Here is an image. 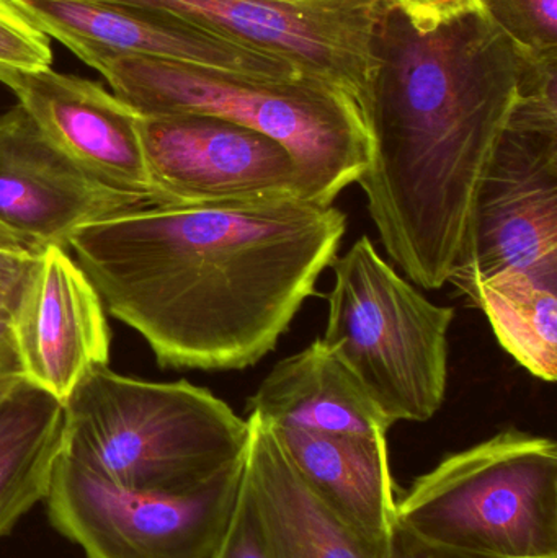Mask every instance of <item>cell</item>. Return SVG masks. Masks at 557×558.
<instances>
[{
    "instance_id": "1",
    "label": "cell",
    "mask_w": 557,
    "mask_h": 558,
    "mask_svg": "<svg viewBox=\"0 0 557 558\" xmlns=\"http://www.w3.org/2000/svg\"><path fill=\"white\" fill-rule=\"evenodd\" d=\"M346 231L339 208L307 199L156 206L87 226L68 248L160 366L239 371L275 350Z\"/></svg>"
},
{
    "instance_id": "2",
    "label": "cell",
    "mask_w": 557,
    "mask_h": 558,
    "mask_svg": "<svg viewBox=\"0 0 557 558\" xmlns=\"http://www.w3.org/2000/svg\"><path fill=\"white\" fill-rule=\"evenodd\" d=\"M513 108L444 36L421 33L399 51L362 118L370 156L356 183L386 254L414 284L444 288L457 268Z\"/></svg>"
},
{
    "instance_id": "3",
    "label": "cell",
    "mask_w": 557,
    "mask_h": 558,
    "mask_svg": "<svg viewBox=\"0 0 557 558\" xmlns=\"http://www.w3.org/2000/svg\"><path fill=\"white\" fill-rule=\"evenodd\" d=\"M249 433L247 420L208 389L104 366L64 402L61 454L114 487L179 494L241 464Z\"/></svg>"
},
{
    "instance_id": "4",
    "label": "cell",
    "mask_w": 557,
    "mask_h": 558,
    "mask_svg": "<svg viewBox=\"0 0 557 558\" xmlns=\"http://www.w3.org/2000/svg\"><path fill=\"white\" fill-rule=\"evenodd\" d=\"M396 526L486 558H557V446L510 428L447 456L412 482Z\"/></svg>"
},
{
    "instance_id": "5",
    "label": "cell",
    "mask_w": 557,
    "mask_h": 558,
    "mask_svg": "<svg viewBox=\"0 0 557 558\" xmlns=\"http://www.w3.org/2000/svg\"><path fill=\"white\" fill-rule=\"evenodd\" d=\"M94 69L143 117L203 114L277 141L303 170L319 205H334L368 166L362 117L343 101L252 87L231 74L143 56L108 58Z\"/></svg>"
},
{
    "instance_id": "6",
    "label": "cell",
    "mask_w": 557,
    "mask_h": 558,
    "mask_svg": "<svg viewBox=\"0 0 557 558\" xmlns=\"http://www.w3.org/2000/svg\"><path fill=\"white\" fill-rule=\"evenodd\" d=\"M330 267L324 343L346 361L392 425L434 418L447 396L455 308L428 301L386 264L368 235Z\"/></svg>"
},
{
    "instance_id": "7",
    "label": "cell",
    "mask_w": 557,
    "mask_h": 558,
    "mask_svg": "<svg viewBox=\"0 0 557 558\" xmlns=\"http://www.w3.org/2000/svg\"><path fill=\"white\" fill-rule=\"evenodd\" d=\"M244 461L192 490L141 494L59 454L46 507L85 558H213L241 494Z\"/></svg>"
},
{
    "instance_id": "8",
    "label": "cell",
    "mask_w": 557,
    "mask_h": 558,
    "mask_svg": "<svg viewBox=\"0 0 557 558\" xmlns=\"http://www.w3.org/2000/svg\"><path fill=\"white\" fill-rule=\"evenodd\" d=\"M140 134L160 206L313 202L303 170L280 143L231 121L141 114Z\"/></svg>"
},
{
    "instance_id": "9",
    "label": "cell",
    "mask_w": 557,
    "mask_h": 558,
    "mask_svg": "<svg viewBox=\"0 0 557 558\" xmlns=\"http://www.w3.org/2000/svg\"><path fill=\"white\" fill-rule=\"evenodd\" d=\"M552 258H557L556 126L510 117L448 282L467 294L497 271Z\"/></svg>"
},
{
    "instance_id": "10",
    "label": "cell",
    "mask_w": 557,
    "mask_h": 558,
    "mask_svg": "<svg viewBox=\"0 0 557 558\" xmlns=\"http://www.w3.org/2000/svg\"><path fill=\"white\" fill-rule=\"evenodd\" d=\"M156 206L153 198L95 179L62 154L20 105L0 114V226L35 254L49 245L68 248L72 235L87 226Z\"/></svg>"
},
{
    "instance_id": "11",
    "label": "cell",
    "mask_w": 557,
    "mask_h": 558,
    "mask_svg": "<svg viewBox=\"0 0 557 558\" xmlns=\"http://www.w3.org/2000/svg\"><path fill=\"white\" fill-rule=\"evenodd\" d=\"M23 376L64 403L82 377L110 361V328L97 289L68 248L49 245L10 318Z\"/></svg>"
},
{
    "instance_id": "12",
    "label": "cell",
    "mask_w": 557,
    "mask_h": 558,
    "mask_svg": "<svg viewBox=\"0 0 557 558\" xmlns=\"http://www.w3.org/2000/svg\"><path fill=\"white\" fill-rule=\"evenodd\" d=\"M43 134L82 169L120 192L153 198L140 134L141 114L104 85L52 71L2 82Z\"/></svg>"
},
{
    "instance_id": "13",
    "label": "cell",
    "mask_w": 557,
    "mask_h": 558,
    "mask_svg": "<svg viewBox=\"0 0 557 558\" xmlns=\"http://www.w3.org/2000/svg\"><path fill=\"white\" fill-rule=\"evenodd\" d=\"M33 22L85 64L143 56L231 74L218 36L146 7L111 0H13Z\"/></svg>"
},
{
    "instance_id": "14",
    "label": "cell",
    "mask_w": 557,
    "mask_h": 558,
    "mask_svg": "<svg viewBox=\"0 0 557 558\" xmlns=\"http://www.w3.org/2000/svg\"><path fill=\"white\" fill-rule=\"evenodd\" d=\"M244 484L271 558H386L388 544L360 536L310 487L275 429L249 415Z\"/></svg>"
},
{
    "instance_id": "15",
    "label": "cell",
    "mask_w": 557,
    "mask_h": 558,
    "mask_svg": "<svg viewBox=\"0 0 557 558\" xmlns=\"http://www.w3.org/2000/svg\"><path fill=\"white\" fill-rule=\"evenodd\" d=\"M247 412L275 428L329 435L388 436L392 428L366 387L323 338L278 361L249 399Z\"/></svg>"
},
{
    "instance_id": "16",
    "label": "cell",
    "mask_w": 557,
    "mask_h": 558,
    "mask_svg": "<svg viewBox=\"0 0 557 558\" xmlns=\"http://www.w3.org/2000/svg\"><path fill=\"white\" fill-rule=\"evenodd\" d=\"M271 428L304 481L340 520L372 543H389L398 500L388 436Z\"/></svg>"
},
{
    "instance_id": "17",
    "label": "cell",
    "mask_w": 557,
    "mask_h": 558,
    "mask_svg": "<svg viewBox=\"0 0 557 558\" xmlns=\"http://www.w3.org/2000/svg\"><path fill=\"white\" fill-rule=\"evenodd\" d=\"M62 422L64 403L28 380L0 399V537L48 497Z\"/></svg>"
},
{
    "instance_id": "18",
    "label": "cell",
    "mask_w": 557,
    "mask_h": 558,
    "mask_svg": "<svg viewBox=\"0 0 557 558\" xmlns=\"http://www.w3.org/2000/svg\"><path fill=\"white\" fill-rule=\"evenodd\" d=\"M500 347L530 374L557 377V258L510 267L471 286Z\"/></svg>"
},
{
    "instance_id": "19",
    "label": "cell",
    "mask_w": 557,
    "mask_h": 558,
    "mask_svg": "<svg viewBox=\"0 0 557 558\" xmlns=\"http://www.w3.org/2000/svg\"><path fill=\"white\" fill-rule=\"evenodd\" d=\"M51 64V38L13 0H0V82Z\"/></svg>"
},
{
    "instance_id": "20",
    "label": "cell",
    "mask_w": 557,
    "mask_h": 558,
    "mask_svg": "<svg viewBox=\"0 0 557 558\" xmlns=\"http://www.w3.org/2000/svg\"><path fill=\"white\" fill-rule=\"evenodd\" d=\"M213 558H271L257 510L245 487L244 477H242L241 494L235 501L231 520Z\"/></svg>"
},
{
    "instance_id": "21",
    "label": "cell",
    "mask_w": 557,
    "mask_h": 558,
    "mask_svg": "<svg viewBox=\"0 0 557 558\" xmlns=\"http://www.w3.org/2000/svg\"><path fill=\"white\" fill-rule=\"evenodd\" d=\"M36 255L0 248V320L10 322Z\"/></svg>"
},
{
    "instance_id": "22",
    "label": "cell",
    "mask_w": 557,
    "mask_h": 558,
    "mask_svg": "<svg viewBox=\"0 0 557 558\" xmlns=\"http://www.w3.org/2000/svg\"><path fill=\"white\" fill-rule=\"evenodd\" d=\"M411 16L419 33H431L440 23L448 22L461 13L471 12L481 5V0H396Z\"/></svg>"
},
{
    "instance_id": "23",
    "label": "cell",
    "mask_w": 557,
    "mask_h": 558,
    "mask_svg": "<svg viewBox=\"0 0 557 558\" xmlns=\"http://www.w3.org/2000/svg\"><path fill=\"white\" fill-rule=\"evenodd\" d=\"M386 558H486L470 556V554L455 553V550L441 549L422 543L412 534L405 533L401 527L396 526L388 544Z\"/></svg>"
},
{
    "instance_id": "24",
    "label": "cell",
    "mask_w": 557,
    "mask_h": 558,
    "mask_svg": "<svg viewBox=\"0 0 557 558\" xmlns=\"http://www.w3.org/2000/svg\"><path fill=\"white\" fill-rule=\"evenodd\" d=\"M22 380H25V376H23L10 324L0 320V399Z\"/></svg>"
},
{
    "instance_id": "25",
    "label": "cell",
    "mask_w": 557,
    "mask_h": 558,
    "mask_svg": "<svg viewBox=\"0 0 557 558\" xmlns=\"http://www.w3.org/2000/svg\"><path fill=\"white\" fill-rule=\"evenodd\" d=\"M530 12L536 22L549 33L556 35L557 29V0H526Z\"/></svg>"
},
{
    "instance_id": "26",
    "label": "cell",
    "mask_w": 557,
    "mask_h": 558,
    "mask_svg": "<svg viewBox=\"0 0 557 558\" xmlns=\"http://www.w3.org/2000/svg\"><path fill=\"white\" fill-rule=\"evenodd\" d=\"M0 248L13 252H28V254L38 255L35 254L22 239L16 238L15 234H12V232L3 228V226H0Z\"/></svg>"
}]
</instances>
